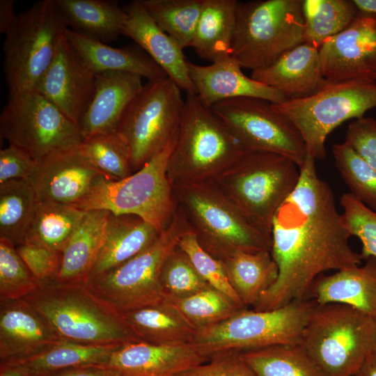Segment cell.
<instances>
[{"label":"cell","mask_w":376,"mask_h":376,"mask_svg":"<svg viewBox=\"0 0 376 376\" xmlns=\"http://www.w3.org/2000/svg\"><path fill=\"white\" fill-rule=\"evenodd\" d=\"M221 261L245 308L253 306L278 276L277 266L268 250L237 251Z\"/></svg>","instance_id":"31"},{"label":"cell","mask_w":376,"mask_h":376,"mask_svg":"<svg viewBox=\"0 0 376 376\" xmlns=\"http://www.w3.org/2000/svg\"><path fill=\"white\" fill-rule=\"evenodd\" d=\"M35 190L28 179L0 184V239L15 246L25 243L35 217Z\"/></svg>","instance_id":"34"},{"label":"cell","mask_w":376,"mask_h":376,"mask_svg":"<svg viewBox=\"0 0 376 376\" xmlns=\"http://www.w3.org/2000/svg\"><path fill=\"white\" fill-rule=\"evenodd\" d=\"M237 1L203 0L191 47L211 63L230 56Z\"/></svg>","instance_id":"32"},{"label":"cell","mask_w":376,"mask_h":376,"mask_svg":"<svg viewBox=\"0 0 376 376\" xmlns=\"http://www.w3.org/2000/svg\"><path fill=\"white\" fill-rule=\"evenodd\" d=\"M176 376H256L239 352L215 355L207 361Z\"/></svg>","instance_id":"48"},{"label":"cell","mask_w":376,"mask_h":376,"mask_svg":"<svg viewBox=\"0 0 376 376\" xmlns=\"http://www.w3.org/2000/svg\"><path fill=\"white\" fill-rule=\"evenodd\" d=\"M102 177L107 176L91 166L77 147L37 160L28 180L38 200L75 206Z\"/></svg>","instance_id":"18"},{"label":"cell","mask_w":376,"mask_h":376,"mask_svg":"<svg viewBox=\"0 0 376 376\" xmlns=\"http://www.w3.org/2000/svg\"><path fill=\"white\" fill-rule=\"evenodd\" d=\"M13 0L0 1V32L6 35L16 24L19 15L14 8Z\"/></svg>","instance_id":"51"},{"label":"cell","mask_w":376,"mask_h":376,"mask_svg":"<svg viewBox=\"0 0 376 376\" xmlns=\"http://www.w3.org/2000/svg\"><path fill=\"white\" fill-rule=\"evenodd\" d=\"M256 376H327L300 344L239 352Z\"/></svg>","instance_id":"35"},{"label":"cell","mask_w":376,"mask_h":376,"mask_svg":"<svg viewBox=\"0 0 376 376\" xmlns=\"http://www.w3.org/2000/svg\"><path fill=\"white\" fill-rule=\"evenodd\" d=\"M77 150L91 166L109 179L120 180L133 173L129 148L117 132L88 136Z\"/></svg>","instance_id":"40"},{"label":"cell","mask_w":376,"mask_h":376,"mask_svg":"<svg viewBox=\"0 0 376 376\" xmlns=\"http://www.w3.org/2000/svg\"><path fill=\"white\" fill-rule=\"evenodd\" d=\"M122 344L86 345L63 340L36 356L7 366L29 376H45L75 366L103 365Z\"/></svg>","instance_id":"33"},{"label":"cell","mask_w":376,"mask_h":376,"mask_svg":"<svg viewBox=\"0 0 376 376\" xmlns=\"http://www.w3.org/2000/svg\"><path fill=\"white\" fill-rule=\"evenodd\" d=\"M184 102L181 89L169 77L148 81L130 102L116 132L129 148L133 173L177 134Z\"/></svg>","instance_id":"14"},{"label":"cell","mask_w":376,"mask_h":376,"mask_svg":"<svg viewBox=\"0 0 376 376\" xmlns=\"http://www.w3.org/2000/svg\"><path fill=\"white\" fill-rule=\"evenodd\" d=\"M0 134L36 161L77 148L84 140L78 124L36 90L8 93Z\"/></svg>","instance_id":"13"},{"label":"cell","mask_w":376,"mask_h":376,"mask_svg":"<svg viewBox=\"0 0 376 376\" xmlns=\"http://www.w3.org/2000/svg\"><path fill=\"white\" fill-rule=\"evenodd\" d=\"M65 36L75 52L96 74L121 71L138 75L148 81L168 77L141 48L132 46L113 47L69 28Z\"/></svg>","instance_id":"27"},{"label":"cell","mask_w":376,"mask_h":376,"mask_svg":"<svg viewBox=\"0 0 376 376\" xmlns=\"http://www.w3.org/2000/svg\"><path fill=\"white\" fill-rule=\"evenodd\" d=\"M207 360L191 343L162 345L134 340L122 344L102 366L120 376H176Z\"/></svg>","instance_id":"20"},{"label":"cell","mask_w":376,"mask_h":376,"mask_svg":"<svg viewBox=\"0 0 376 376\" xmlns=\"http://www.w3.org/2000/svg\"><path fill=\"white\" fill-rule=\"evenodd\" d=\"M71 30L101 42L123 34L126 8L108 0H55Z\"/></svg>","instance_id":"30"},{"label":"cell","mask_w":376,"mask_h":376,"mask_svg":"<svg viewBox=\"0 0 376 376\" xmlns=\"http://www.w3.org/2000/svg\"><path fill=\"white\" fill-rule=\"evenodd\" d=\"M110 212L86 211L62 251L56 281L85 284L102 245Z\"/></svg>","instance_id":"28"},{"label":"cell","mask_w":376,"mask_h":376,"mask_svg":"<svg viewBox=\"0 0 376 376\" xmlns=\"http://www.w3.org/2000/svg\"><path fill=\"white\" fill-rule=\"evenodd\" d=\"M364 260L362 265L319 276L308 298L318 304H345L376 320V258L368 257Z\"/></svg>","instance_id":"25"},{"label":"cell","mask_w":376,"mask_h":376,"mask_svg":"<svg viewBox=\"0 0 376 376\" xmlns=\"http://www.w3.org/2000/svg\"><path fill=\"white\" fill-rule=\"evenodd\" d=\"M178 246L210 286L226 295L240 308H245L230 285L221 261L203 249L192 229L181 237Z\"/></svg>","instance_id":"42"},{"label":"cell","mask_w":376,"mask_h":376,"mask_svg":"<svg viewBox=\"0 0 376 376\" xmlns=\"http://www.w3.org/2000/svg\"><path fill=\"white\" fill-rule=\"evenodd\" d=\"M299 178V168L290 159L246 151L212 182L253 226L271 237L274 214Z\"/></svg>","instance_id":"4"},{"label":"cell","mask_w":376,"mask_h":376,"mask_svg":"<svg viewBox=\"0 0 376 376\" xmlns=\"http://www.w3.org/2000/svg\"><path fill=\"white\" fill-rule=\"evenodd\" d=\"M246 151L195 94L187 93L167 175L172 186L214 180Z\"/></svg>","instance_id":"2"},{"label":"cell","mask_w":376,"mask_h":376,"mask_svg":"<svg viewBox=\"0 0 376 376\" xmlns=\"http://www.w3.org/2000/svg\"><path fill=\"white\" fill-rule=\"evenodd\" d=\"M68 29L55 0H42L21 13L3 43L8 93L35 90Z\"/></svg>","instance_id":"11"},{"label":"cell","mask_w":376,"mask_h":376,"mask_svg":"<svg viewBox=\"0 0 376 376\" xmlns=\"http://www.w3.org/2000/svg\"><path fill=\"white\" fill-rule=\"evenodd\" d=\"M95 75L73 49L65 33L35 90L79 124L93 99Z\"/></svg>","instance_id":"17"},{"label":"cell","mask_w":376,"mask_h":376,"mask_svg":"<svg viewBox=\"0 0 376 376\" xmlns=\"http://www.w3.org/2000/svg\"><path fill=\"white\" fill-rule=\"evenodd\" d=\"M138 75L106 71L95 75V89L87 110L79 122L84 139L116 132L126 108L142 88Z\"/></svg>","instance_id":"24"},{"label":"cell","mask_w":376,"mask_h":376,"mask_svg":"<svg viewBox=\"0 0 376 376\" xmlns=\"http://www.w3.org/2000/svg\"><path fill=\"white\" fill-rule=\"evenodd\" d=\"M353 376H376V357L371 353Z\"/></svg>","instance_id":"52"},{"label":"cell","mask_w":376,"mask_h":376,"mask_svg":"<svg viewBox=\"0 0 376 376\" xmlns=\"http://www.w3.org/2000/svg\"><path fill=\"white\" fill-rule=\"evenodd\" d=\"M302 0L238 2L230 56L242 68H265L304 42Z\"/></svg>","instance_id":"8"},{"label":"cell","mask_w":376,"mask_h":376,"mask_svg":"<svg viewBox=\"0 0 376 376\" xmlns=\"http://www.w3.org/2000/svg\"><path fill=\"white\" fill-rule=\"evenodd\" d=\"M36 165V160L14 146L1 149L0 184L12 180L29 179Z\"/></svg>","instance_id":"49"},{"label":"cell","mask_w":376,"mask_h":376,"mask_svg":"<svg viewBox=\"0 0 376 376\" xmlns=\"http://www.w3.org/2000/svg\"><path fill=\"white\" fill-rule=\"evenodd\" d=\"M159 27L184 49L191 47L203 0H141Z\"/></svg>","instance_id":"38"},{"label":"cell","mask_w":376,"mask_h":376,"mask_svg":"<svg viewBox=\"0 0 376 376\" xmlns=\"http://www.w3.org/2000/svg\"><path fill=\"white\" fill-rule=\"evenodd\" d=\"M316 305L307 298L269 311L243 308L218 324L196 330L191 343L208 359L228 352L300 344Z\"/></svg>","instance_id":"5"},{"label":"cell","mask_w":376,"mask_h":376,"mask_svg":"<svg viewBox=\"0 0 376 376\" xmlns=\"http://www.w3.org/2000/svg\"><path fill=\"white\" fill-rule=\"evenodd\" d=\"M183 212L175 214L169 226L143 251L118 267L88 281L90 292L120 314L165 300L160 275L162 266L191 230Z\"/></svg>","instance_id":"9"},{"label":"cell","mask_w":376,"mask_h":376,"mask_svg":"<svg viewBox=\"0 0 376 376\" xmlns=\"http://www.w3.org/2000/svg\"><path fill=\"white\" fill-rule=\"evenodd\" d=\"M210 109L225 124L245 151L285 156L300 168L307 157L296 127L276 111L271 102L253 97L221 101Z\"/></svg>","instance_id":"15"},{"label":"cell","mask_w":376,"mask_h":376,"mask_svg":"<svg viewBox=\"0 0 376 376\" xmlns=\"http://www.w3.org/2000/svg\"><path fill=\"white\" fill-rule=\"evenodd\" d=\"M160 281L165 299L188 297L210 286L178 246L166 259Z\"/></svg>","instance_id":"44"},{"label":"cell","mask_w":376,"mask_h":376,"mask_svg":"<svg viewBox=\"0 0 376 376\" xmlns=\"http://www.w3.org/2000/svg\"><path fill=\"white\" fill-rule=\"evenodd\" d=\"M86 212L73 205L38 199L25 242L62 252Z\"/></svg>","instance_id":"36"},{"label":"cell","mask_w":376,"mask_h":376,"mask_svg":"<svg viewBox=\"0 0 376 376\" xmlns=\"http://www.w3.org/2000/svg\"><path fill=\"white\" fill-rule=\"evenodd\" d=\"M119 315L134 337L146 343H189L196 333V329L165 301Z\"/></svg>","instance_id":"29"},{"label":"cell","mask_w":376,"mask_h":376,"mask_svg":"<svg viewBox=\"0 0 376 376\" xmlns=\"http://www.w3.org/2000/svg\"><path fill=\"white\" fill-rule=\"evenodd\" d=\"M45 376H120L115 370L102 365H86L60 370Z\"/></svg>","instance_id":"50"},{"label":"cell","mask_w":376,"mask_h":376,"mask_svg":"<svg viewBox=\"0 0 376 376\" xmlns=\"http://www.w3.org/2000/svg\"><path fill=\"white\" fill-rule=\"evenodd\" d=\"M0 376H29L19 369L7 365H0Z\"/></svg>","instance_id":"54"},{"label":"cell","mask_w":376,"mask_h":376,"mask_svg":"<svg viewBox=\"0 0 376 376\" xmlns=\"http://www.w3.org/2000/svg\"><path fill=\"white\" fill-rule=\"evenodd\" d=\"M17 252L38 283L57 279L62 252L25 242L15 246Z\"/></svg>","instance_id":"46"},{"label":"cell","mask_w":376,"mask_h":376,"mask_svg":"<svg viewBox=\"0 0 376 376\" xmlns=\"http://www.w3.org/2000/svg\"><path fill=\"white\" fill-rule=\"evenodd\" d=\"M359 10L350 0H304V42L319 49L323 42L346 29Z\"/></svg>","instance_id":"37"},{"label":"cell","mask_w":376,"mask_h":376,"mask_svg":"<svg viewBox=\"0 0 376 376\" xmlns=\"http://www.w3.org/2000/svg\"><path fill=\"white\" fill-rule=\"evenodd\" d=\"M315 160L307 155L295 189L273 218L270 253L278 276L253 306L256 311L272 310L307 299L319 276L361 265L363 260L350 245L351 235L331 189L318 174Z\"/></svg>","instance_id":"1"},{"label":"cell","mask_w":376,"mask_h":376,"mask_svg":"<svg viewBox=\"0 0 376 376\" xmlns=\"http://www.w3.org/2000/svg\"><path fill=\"white\" fill-rule=\"evenodd\" d=\"M125 8L123 35L132 39L181 90L196 95L181 46L159 27L141 0L132 1Z\"/></svg>","instance_id":"22"},{"label":"cell","mask_w":376,"mask_h":376,"mask_svg":"<svg viewBox=\"0 0 376 376\" xmlns=\"http://www.w3.org/2000/svg\"><path fill=\"white\" fill-rule=\"evenodd\" d=\"M251 77L280 91L288 100L308 97L327 83L319 49L305 42L288 51L271 65L253 70Z\"/></svg>","instance_id":"23"},{"label":"cell","mask_w":376,"mask_h":376,"mask_svg":"<svg viewBox=\"0 0 376 376\" xmlns=\"http://www.w3.org/2000/svg\"><path fill=\"white\" fill-rule=\"evenodd\" d=\"M332 152L335 166L349 193L376 212V171L345 141L333 145Z\"/></svg>","instance_id":"41"},{"label":"cell","mask_w":376,"mask_h":376,"mask_svg":"<svg viewBox=\"0 0 376 376\" xmlns=\"http://www.w3.org/2000/svg\"><path fill=\"white\" fill-rule=\"evenodd\" d=\"M63 340L24 299L0 301V365L36 356Z\"/></svg>","instance_id":"19"},{"label":"cell","mask_w":376,"mask_h":376,"mask_svg":"<svg viewBox=\"0 0 376 376\" xmlns=\"http://www.w3.org/2000/svg\"><path fill=\"white\" fill-rule=\"evenodd\" d=\"M272 104L298 130L307 154L324 159L328 135L343 122L363 117L376 107V81L327 82L308 97Z\"/></svg>","instance_id":"12"},{"label":"cell","mask_w":376,"mask_h":376,"mask_svg":"<svg viewBox=\"0 0 376 376\" xmlns=\"http://www.w3.org/2000/svg\"><path fill=\"white\" fill-rule=\"evenodd\" d=\"M196 330L218 324L243 309L221 292L209 286L182 298L164 300Z\"/></svg>","instance_id":"39"},{"label":"cell","mask_w":376,"mask_h":376,"mask_svg":"<svg viewBox=\"0 0 376 376\" xmlns=\"http://www.w3.org/2000/svg\"><path fill=\"white\" fill-rule=\"evenodd\" d=\"M161 233L137 216L110 212L102 245L86 282L135 256L152 244Z\"/></svg>","instance_id":"26"},{"label":"cell","mask_w":376,"mask_h":376,"mask_svg":"<svg viewBox=\"0 0 376 376\" xmlns=\"http://www.w3.org/2000/svg\"><path fill=\"white\" fill-rule=\"evenodd\" d=\"M372 353L376 357V343H375V345L374 346Z\"/></svg>","instance_id":"55"},{"label":"cell","mask_w":376,"mask_h":376,"mask_svg":"<svg viewBox=\"0 0 376 376\" xmlns=\"http://www.w3.org/2000/svg\"><path fill=\"white\" fill-rule=\"evenodd\" d=\"M319 53L327 82H375L376 15L359 11L346 29L323 42Z\"/></svg>","instance_id":"16"},{"label":"cell","mask_w":376,"mask_h":376,"mask_svg":"<svg viewBox=\"0 0 376 376\" xmlns=\"http://www.w3.org/2000/svg\"><path fill=\"white\" fill-rule=\"evenodd\" d=\"M340 204L346 229L351 237H357L361 243L360 254L363 260L368 257L376 258V212L350 193L341 196Z\"/></svg>","instance_id":"45"},{"label":"cell","mask_w":376,"mask_h":376,"mask_svg":"<svg viewBox=\"0 0 376 376\" xmlns=\"http://www.w3.org/2000/svg\"><path fill=\"white\" fill-rule=\"evenodd\" d=\"M376 320L342 304H318L300 345L327 376H353L372 353Z\"/></svg>","instance_id":"7"},{"label":"cell","mask_w":376,"mask_h":376,"mask_svg":"<svg viewBox=\"0 0 376 376\" xmlns=\"http://www.w3.org/2000/svg\"><path fill=\"white\" fill-rule=\"evenodd\" d=\"M38 283L15 245L7 240L0 239V301L23 299Z\"/></svg>","instance_id":"43"},{"label":"cell","mask_w":376,"mask_h":376,"mask_svg":"<svg viewBox=\"0 0 376 376\" xmlns=\"http://www.w3.org/2000/svg\"><path fill=\"white\" fill-rule=\"evenodd\" d=\"M178 134L130 175L118 180L101 178L75 207L83 211L105 210L116 215H134L160 231L166 229L176 212L167 165Z\"/></svg>","instance_id":"6"},{"label":"cell","mask_w":376,"mask_h":376,"mask_svg":"<svg viewBox=\"0 0 376 376\" xmlns=\"http://www.w3.org/2000/svg\"><path fill=\"white\" fill-rule=\"evenodd\" d=\"M345 141L376 171V119L363 116L353 120Z\"/></svg>","instance_id":"47"},{"label":"cell","mask_w":376,"mask_h":376,"mask_svg":"<svg viewBox=\"0 0 376 376\" xmlns=\"http://www.w3.org/2000/svg\"><path fill=\"white\" fill-rule=\"evenodd\" d=\"M188 69L197 97L210 109L221 101L240 97L260 98L273 104L288 100L280 91L246 76L231 56L207 65L188 61Z\"/></svg>","instance_id":"21"},{"label":"cell","mask_w":376,"mask_h":376,"mask_svg":"<svg viewBox=\"0 0 376 376\" xmlns=\"http://www.w3.org/2000/svg\"><path fill=\"white\" fill-rule=\"evenodd\" d=\"M359 12L376 15V0H353Z\"/></svg>","instance_id":"53"},{"label":"cell","mask_w":376,"mask_h":376,"mask_svg":"<svg viewBox=\"0 0 376 376\" xmlns=\"http://www.w3.org/2000/svg\"><path fill=\"white\" fill-rule=\"evenodd\" d=\"M24 299L62 340L86 345L138 340L120 315L99 300L83 283L56 280L39 283Z\"/></svg>","instance_id":"3"},{"label":"cell","mask_w":376,"mask_h":376,"mask_svg":"<svg viewBox=\"0 0 376 376\" xmlns=\"http://www.w3.org/2000/svg\"><path fill=\"white\" fill-rule=\"evenodd\" d=\"M200 244L221 260L237 251L271 250V237L253 226L213 182L174 187Z\"/></svg>","instance_id":"10"}]
</instances>
